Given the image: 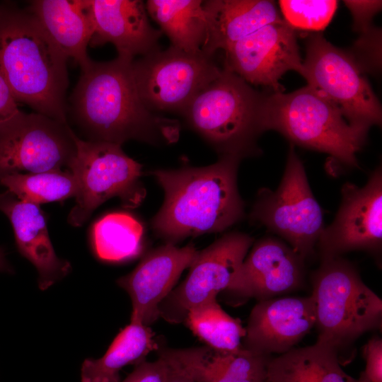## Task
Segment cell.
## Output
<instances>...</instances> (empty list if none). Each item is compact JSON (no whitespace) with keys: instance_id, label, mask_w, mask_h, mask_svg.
Here are the masks:
<instances>
[{"instance_id":"13","label":"cell","mask_w":382,"mask_h":382,"mask_svg":"<svg viewBox=\"0 0 382 382\" xmlns=\"http://www.w3.org/2000/svg\"><path fill=\"white\" fill-rule=\"evenodd\" d=\"M333 221L323 231L317 245L322 258L354 250L379 253L382 244V171L377 167L366 185L346 183Z\"/></svg>"},{"instance_id":"20","label":"cell","mask_w":382,"mask_h":382,"mask_svg":"<svg viewBox=\"0 0 382 382\" xmlns=\"http://www.w3.org/2000/svg\"><path fill=\"white\" fill-rule=\"evenodd\" d=\"M208 22L202 52L213 57L271 23L282 20L274 1L267 0H209L203 2Z\"/></svg>"},{"instance_id":"10","label":"cell","mask_w":382,"mask_h":382,"mask_svg":"<svg viewBox=\"0 0 382 382\" xmlns=\"http://www.w3.org/2000/svg\"><path fill=\"white\" fill-rule=\"evenodd\" d=\"M223 69L213 57L188 53L170 45L133 60L139 95L151 111L182 114L194 98L216 79Z\"/></svg>"},{"instance_id":"26","label":"cell","mask_w":382,"mask_h":382,"mask_svg":"<svg viewBox=\"0 0 382 382\" xmlns=\"http://www.w3.org/2000/svg\"><path fill=\"white\" fill-rule=\"evenodd\" d=\"M144 227L132 215L112 212L98 220L92 229V243L103 260L119 262L134 258L142 249Z\"/></svg>"},{"instance_id":"15","label":"cell","mask_w":382,"mask_h":382,"mask_svg":"<svg viewBox=\"0 0 382 382\" xmlns=\"http://www.w3.org/2000/svg\"><path fill=\"white\" fill-rule=\"evenodd\" d=\"M198 253L192 244L178 248L165 243L149 252L130 273L117 280V285L130 296L131 322L149 326L160 317L159 305Z\"/></svg>"},{"instance_id":"23","label":"cell","mask_w":382,"mask_h":382,"mask_svg":"<svg viewBox=\"0 0 382 382\" xmlns=\"http://www.w3.org/2000/svg\"><path fill=\"white\" fill-rule=\"evenodd\" d=\"M266 382H358L341 368L338 351L317 340L270 358Z\"/></svg>"},{"instance_id":"24","label":"cell","mask_w":382,"mask_h":382,"mask_svg":"<svg viewBox=\"0 0 382 382\" xmlns=\"http://www.w3.org/2000/svg\"><path fill=\"white\" fill-rule=\"evenodd\" d=\"M154 332L149 326L131 322L115 337L100 358L86 359L81 369V382H120V371L129 364L137 365L158 350Z\"/></svg>"},{"instance_id":"17","label":"cell","mask_w":382,"mask_h":382,"mask_svg":"<svg viewBox=\"0 0 382 382\" xmlns=\"http://www.w3.org/2000/svg\"><path fill=\"white\" fill-rule=\"evenodd\" d=\"M315 323L311 295L260 301L250 313L243 347L265 356L282 354L294 348Z\"/></svg>"},{"instance_id":"30","label":"cell","mask_w":382,"mask_h":382,"mask_svg":"<svg viewBox=\"0 0 382 382\" xmlns=\"http://www.w3.org/2000/svg\"><path fill=\"white\" fill-rule=\"evenodd\" d=\"M381 32L371 27L354 44V53L349 52L360 69L378 70L381 65Z\"/></svg>"},{"instance_id":"31","label":"cell","mask_w":382,"mask_h":382,"mask_svg":"<svg viewBox=\"0 0 382 382\" xmlns=\"http://www.w3.org/2000/svg\"><path fill=\"white\" fill-rule=\"evenodd\" d=\"M364 355L366 366L358 382H382V340L372 337L366 345Z\"/></svg>"},{"instance_id":"25","label":"cell","mask_w":382,"mask_h":382,"mask_svg":"<svg viewBox=\"0 0 382 382\" xmlns=\"http://www.w3.org/2000/svg\"><path fill=\"white\" fill-rule=\"evenodd\" d=\"M201 0H149L147 13L169 38L171 46L200 53L207 36L208 22Z\"/></svg>"},{"instance_id":"18","label":"cell","mask_w":382,"mask_h":382,"mask_svg":"<svg viewBox=\"0 0 382 382\" xmlns=\"http://www.w3.org/2000/svg\"><path fill=\"white\" fill-rule=\"evenodd\" d=\"M93 25L92 47L112 44L119 57L134 60L160 50L161 30L149 21L139 0H85Z\"/></svg>"},{"instance_id":"14","label":"cell","mask_w":382,"mask_h":382,"mask_svg":"<svg viewBox=\"0 0 382 382\" xmlns=\"http://www.w3.org/2000/svg\"><path fill=\"white\" fill-rule=\"evenodd\" d=\"M224 69L248 83L282 92L279 81L288 71L301 75L303 62L294 30L283 19L265 25L224 50Z\"/></svg>"},{"instance_id":"28","label":"cell","mask_w":382,"mask_h":382,"mask_svg":"<svg viewBox=\"0 0 382 382\" xmlns=\"http://www.w3.org/2000/svg\"><path fill=\"white\" fill-rule=\"evenodd\" d=\"M0 183L19 200L37 205L75 197L77 192L76 181L67 169L8 174Z\"/></svg>"},{"instance_id":"7","label":"cell","mask_w":382,"mask_h":382,"mask_svg":"<svg viewBox=\"0 0 382 382\" xmlns=\"http://www.w3.org/2000/svg\"><path fill=\"white\" fill-rule=\"evenodd\" d=\"M74 141L76 153L67 168L77 185L75 204L67 218L70 225L82 226L112 197H118L126 208L141 204L146 193L140 179L142 166L121 145L83 140L76 134Z\"/></svg>"},{"instance_id":"12","label":"cell","mask_w":382,"mask_h":382,"mask_svg":"<svg viewBox=\"0 0 382 382\" xmlns=\"http://www.w3.org/2000/svg\"><path fill=\"white\" fill-rule=\"evenodd\" d=\"M253 242L248 234L229 232L199 251L185 280L159 305V316L182 323L191 308L216 299L232 282Z\"/></svg>"},{"instance_id":"2","label":"cell","mask_w":382,"mask_h":382,"mask_svg":"<svg viewBox=\"0 0 382 382\" xmlns=\"http://www.w3.org/2000/svg\"><path fill=\"white\" fill-rule=\"evenodd\" d=\"M241 160L222 156L207 166L151 171L164 192L163 204L151 221L156 235L175 244L239 222L245 214L237 184Z\"/></svg>"},{"instance_id":"9","label":"cell","mask_w":382,"mask_h":382,"mask_svg":"<svg viewBox=\"0 0 382 382\" xmlns=\"http://www.w3.org/2000/svg\"><path fill=\"white\" fill-rule=\"evenodd\" d=\"M301 75L340 110L352 125L366 130L381 123V107L352 55L332 45L322 33L306 42Z\"/></svg>"},{"instance_id":"8","label":"cell","mask_w":382,"mask_h":382,"mask_svg":"<svg viewBox=\"0 0 382 382\" xmlns=\"http://www.w3.org/2000/svg\"><path fill=\"white\" fill-rule=\"evenodd\" d=\"M250 216L285 240L303 260L314 253L325 228L323 212L293 144L278 187L258 191Z\"/></svg>"},{"instance_id":"5","label":"cell","mask_w":382,"mask_h":382,"mask_svg":"<svg viewBox=\"0 0 382 382\" xmlns=\"http://www.w3.org/2000/svg\"><path fill=\"white\" fill-rule=\"evenodd\" d=\"M265 131L279 132L292 144L324 152L351 168L368 130L350 125L338 108L307 85L289 93L266 94L262 109Z\"/></svg>"},{"instance_id":"35","label":"cell","mask_w":382,"mask_h":382,"mask_svg":"<svg viewBox=\"0 0 382 382\" xmlns=\"http://www.w3.org/2000/svg\"><path fill=\"white\" fill-rule=\"evenodd\" d=\"M17 103L8 85L0 72V125L20 111Z\"/></svg>"},{"instance_id":"22","label":"cell","mask_w":382,"mask_h":382,"mask_svg":"<svg viewBox=\"0 0 382 382\" xmlns=\"http://www.w3.org/2000/svg\"><path fill=\"white\" fill-rule=\"evenodd\" d=\"M174 352L195 382H266L271 358L243 347L227 354L209 347L174 349Z\"/></svg>"},{"instance_id":"4","label":"cell","mask_w":382,"mask_h":382,"mask_svg":"<svg viewBox=\"0 0 382 382\" xmlns=\"http://www.w3.org/2000/svg\"><path fill=\"white\" fill-rule=\"evenodd\" d=\"M265 96L224 68L182 115L220 156L242 159L260 152L256 141L265 132L262 120Z\"/></svg>"},{"instance_id":"27","label":"cell","mask_w":382,"mask_h":382,"mask_svg":"<svg viewBox=\"0 0 382 382\" xmlns=\"http://www.w3.org/2000/svg\"><path fill=\"white\" fill-rule=\"evenodd\" d=\"M184 323L214 351L234 353L243 347L245 328L238 319L226 313L216 299L191 308Z\"/></svg>"},{"instance_id":"34","label":"cell","mask_w":382,"mask_h":382,"mask_svg":"<svg viewBox=\"0 0 382 382\" xmlns=\"http://www.w3.org/2000/svg\"><path fill=\"white\" fill-rule=\"evenodd\" d=\"M167 365L166 382H195L177 358L174 349H158Z\"/></svg>"},{"instance_id":"33","label":"cell","mask_w":382,"mask_h":382,"mask_svg":"<svg viewBox=\"0 0 382 382\" xmlns=\"http://www.w3.org/2000/svg\"><path fill=\"white\" fill-rule=\"evenodd\" d=\"M351 11L354 19V28L360 33L371 26V22L376 13L381 8V1H344Z\"/></svg>"},{"instance_id":"36","label":"cell","mask_w":382,"mask_h":382,"mask_svg":"<svg viewBox=\"0 0 382 382\" xmlns=\"http://www.w3.org/2000/svg\"><path fill=\"white\" fill-rule=\"evenodd\" d=\"M13 270L6 260L5 254L2 249L0 248V272H12Z\"/></svg>"},{"instance_id":"32","label":"cell","mask_w":382,"mask_h":382,"mask_svg":"<svg viewBox=\"0 0 382 382\" xmlns=\"http://www.w3.org/2000/svg\"><path fill=\"white\" fill-rule=\"evenodd\" d=\"M167 365L164 359L158 355L157 360H146L135 366L134 370L120 382H166Z\"/></svg>"},{"instance_id":"19","label":"cell","mask_w":382,"mask_h":382,"mask_svg":"<svg viewBox=\"0 0 382 382\" xmlns=\"http://www.w3.org/2000/svg\"><path fill=\"white\" fill-rule=\"evenodd\" d=\"M0 210L11 223L19 252L35 267L41 290L70 272L71 264L55 253L39 205L21 201L8 192L0 195Z\"/></svg>"},{"instance_id":"1","label":"cell","mask_w":382,"mask_h":382,"mask_svg":"<svg viewBox=\"0 0 382 382\" xmlns=\"http://www.w3.org/2000/svg\"><path fill=\"white\" fill-rule=\"evenodd\" d=\"M132 59L117 56L106 62L91 60L81 69L70 97V111L88 141L121 145L137 140L151 145L176 142L178 120L149 110L137 88Z\"/></svg>"},{"instance_id":"3","label":"cell","mask_w":382,"mask_h":382,"mask_svg":"<svg viewBox=\"0 0 382 382\" xmlns=\"http://www.w3.org/2000/svg\"><path fill=\"white\" fill-rule=\"evenodd\" d=\"M67 59L27 8L0 4V72L17 103L66 123Z\"/></svg>"},{"instance_id":"6","label":"cell","mask_w":382,"mask_h":382,"mask_svg":"<svg viewBox=\"0 0 382 382\" xmlns=\"http://www.w3.org/2000/svg\"><path fill=\"white\" fill-rule=\"evenodd\" d=\"M318 340L336 348L381 328L382 301L356 267L338 257L322 258L313 277Z\"/></svg>"},{"instance_id":"21","label":"cell","mask_w":382,"mask_h":382,"mask_svg":"<svg viewBox=\"0 0 382 382\" xmlns=\"http://www.w3.org/2000/svg\"><path fill=\"white\" fill-rule=\"evenodd\" d=\"M27 9L68 59L81 69L91 62L87 49L93 25L85 0H35Z\"/></svg>"},{"instance_id":"11","label":"cell","mask_w":382,"mask_h":382,"mask_svg":"<svg viewBox=\"0 0 382 382\" xmlns=\"http://www.w3.org/2000/svg\"><path fill=\"white\" fill-rule=\"evenodd\" d=\"M74 134L67 123L20 110L0 125V178L68 168L76 153Z\"/></svg>"},{"instance_id":"29","label":"cell","mask_w":382,"mask_h":382,"mask_svg":"<svg viewBox=\"0 0 382 382\" xmlns=\"http://www.w3.org/2000/svg\"><path fill=\"white\" fill-rule=\"evenodd\" d=\"M338 1H279L284 21L294 30L321 31L329 24L337 8Z\"/></svg>"},{"instance_id":"16","label":"cell","mask_w":382,"mask_h":382,"mask_svg":"<svg viewBox=\"0 0 382 382\" xmlns=\"http://www.w3.org/2000/svg\"><path fill=\"white\" fill-rule=\"evenodd\" d=\"M303 261L287 243L265 237L254 244L226 291L259 301L291 292L303 282Z\"/></svg>"}]
</instances>
